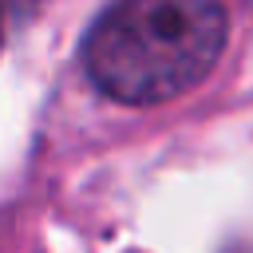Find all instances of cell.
Returning <instances> with one entry per match:
<instances>
[{
  "instance_id": "obj_1",
  "label": "cell",
  "mask_w": 253,
  "mask_h": 253,
  "mask_svg": "<svg viewBox=\"0 0 253 253\" xmlns=\"http://www.w3.org/2000/svg\"><path fill=\"white\" fill-rule=\"evenodd\" d=\"M225 40L221 0H111L83 40V67L119 103H166L213 71Z\"/></svg>"
},
{
  "instance_id": "obj_2",
  "label": "cell",
  "mask_w": 253,
  "mask_h": 253,
  "mask_svg": "<svg viewBox=\"0 0 253 253\" xmlns=\"http://www.w3.org/2000/svg\"><path fill=\"white\" fill-rule=\"evenodd\" d=\"M0 43H4V12H0Z\"/></svg>"
}]
</instances>
